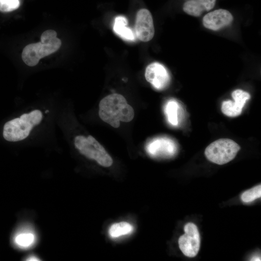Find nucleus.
<instances>
[{"label":"nucleus","instance_id":"obj_1","mask_svg":"<svg viewBox=\"0 0 261 261\" xmlns=\"http://www.w3.org/2000/svg\"><path fill=\"white\" fill-rule=\"evenodd\" d=\"M99 115L101 119L112 127L117 128L120 122H128L134 116L132 107L122 95L113 93L105 97L99 103Z\"/></svg>","mask_w":261,"mask_h":261},{"label":"nucleus","instance_id":"obj_2","mask_svg":"<svg viewBox=\"0 0 261 261\" xmlns=\"http://www.w3.org/2000/svg\"><path fill=\"white\" fill-rule=\"evenodd\" d=\"M61 42L57 37V32L53 29L44 31L41 36V42L26 46L22 53V58L28 66L37 65L39 60L57 51Z\"/></svg>","mask_w":261,"mask_h":261},{"label":"nucleus","instance_id":"obj_3","mask_svg":"<svg viewBox=\"0 0 261 261\" xmlns=\"http://www.w3.org/2000/svg\"><path fill=\"white\" fill-rule=\"evenodd\" d=\"M42 118V113L39 110L24 114L20 117L13 119L5 124L3 136L10 142L23 140L29 135L34 126L40 123Z\"/></svg>","mask_w":261,"mask_h":261},{"label":"nucleus","instance_id":"obj_4","mask_svg":"<svg viewBox=\"0 0 261 261\" xmlns=\"http://www.w3.org/2000/svg\"><path fill=\"white\" fill-rule=\"evenodd\" d=\"M74 144L81 154L102 166L108 167L112 165L111 156L93 136L78 135L74 139Z\"/></svg>","mask_w":261,"mask_h":261},{"label":"nucleus","instance_id":"obj_5","mask_svg":"<svg viewBox=\"0 0 261 261\" xmlns=\"http://www.w3.org/2000/svg\"><path fill=\"white\" fill-rule=\"evenodd\" d=\"M240 149V146L234 141L222 138L212 142L207 146L204 154L211 162L223 165L232 160Z\"/></svg>","mask_w":261,"mask_h":261},{"label":"nucleus","instance_id":"obj_6","mask_svg":"<svg viewBox=\"0 0 261 261\" xmlns=\"http://www.w3.org/2000/svg\"><path fill=\"white\" fill-rule=\"evenodd\" d=\"M185 233L178 239L180 249L184 255L193 258L195 257L200 249L201 238L197 226L188 222L184 226Z\"/></svg>","mask_w":261,"mask_h":261},{"label":"nucleus","instance_id":"obj_7","mask_svg":"<svg viewBox=\"0 0 261 261\" xmlns=\"http://www.w3.org/2000/svg\"><path fill=\"white\" fill-rule=\"evenodd\" d=\"M135 35L139 40L146 42L154 35L155 29L152 15L146 9H140L137 13L135 24Z\"/></svg>","mask_w":261,"mask_h":261},{"label":"nucleus","instance_id":"obj_8","mask_svg":"<svg viewBox=\"0 0 261 261\" xmlns=\"http://www.w3.org/2000/svg\"><path fill=\"white\" fill-rule=\"evenodd\" d=\"M38 240L37 232L29 224H24L18 227L12 236L14 246L18 249L26 250L33 247Z\"/></svg>","mask_w":261,"mask_h":261},{"label":"nucleus","instance_id":"obj_9","mask_svg":"<svg viewBox=\"0 0 261 261\" xmlns=\"http://www.w3.org/2000/svg\"><path fill=\"white\" fill-rule=\"evenodd\" d=\"M145 78L154 88L160 90L167 88L170 82V76L166 69L161 64L156 62L147 66Z\"/></svg>","mask_w":261,"mask_h":261},{"label":"nucleus","instance_id":"obj_10","mask_svg":"<svg viewBox=\"0 0 261 261\" xmlns=\"http://www.w3.org/2000/svg\"><path fill=\"white\" fill-rule=\"evenodd\" d=\"M233 19L229 11L219 9L206 14L203 18V23L206 28L217 31L230 25Z\"/></svg>","mask_w":261,"mask_h":261},{"label":"nucleus","instance_id":"obj_11","mask_svg":"<svg viewBox=\"0 0 261 261\" xmlns=\"http://www.w3.org/2000/svg\"><path fill=\"white\" fill-rule=\"evenodd\" d=\"M234 102L231 100L222 102V112L227 116L235 117L240 115L246 101L250 98V94L241 89H236L232 93Z\"/></svg>","mask_w":261,"mask_h":261},{"label":"nucleus","instance_id":"obj_12","mask_svg":"<svg viewBox=\"0 0 261 261\" xmlns=\"http://www.w3.org/2000/svg\"><path fill=\"white\" fill-rule=\"evenodd\" d=\"M146 151L153 157H170L175 154L176 148L170 140L159 139L151 142L146 146Z\"/></svg>","mask_w":261,"mask_h":261},{"label":"nucleus","instance_id":"obj_13","mask_svg":"<svg viewBox=\"0 0 261 261\" xmlns=\"http://www.w3.org/2000/svg\"><path fill=\"white\" fill-rule=\"evenodd\" d=\"M216 0H188L183 5V10L187 14L198 17L203 12L212 9Z\"/></svg>","mask_w":261,"mask_h":261},{"label":"nucleus","instance_id":"obj_14","mask_svg":"<svg viewBox=\"0 0 261 261\" xmlns=\"http://www.w3.org/2000/svg\"><path fill=\"white\" fill-rule=\"evenodd\" d=\"M128 20L124 16L119 15L116 17L114 23V32L125 40L133 41L135 39V34L131 28L127 27Z\"/></svg>","mask_w":261,"mask_h":261},{"label":"nucleus","instance_id":"obj_15","mask_svg":"<svg viewBox=\"0 0 261 261\" xmlns=\"http://www.w3.org/2000/svg\"><path fill=\"white\" fill-rule=\"evenodd\" d=\"M133 227L127 222H120L113 224L108 231L112 238H117L130 233L133 231Z\"/></svg>","mask_w":261,"mask_h":261},{"label":"nucleus","instance_id":"obj_16","mask_svg":"<svg viewBox=\"0 0 261 261\" xmlns=\"http://www.w3.org/2000/svg\"><path fill=\"white\" fill-rule=\"evenodd\" d=\"M178 109L177 103L174 101L168 102L165 107V112L169 122L174 126L178 124Z\"/></svg>","mask_w":261,"mask_h":261},{"label":"nucleus","instance_id":"obj_17","mask_svg":"<svg viewBox=\"0 0 261 261\" xmlns=\"http://www.w3.org/2000/svg\"><path fill=\"white\" fill-rule=\"evenodd\" d=\"M261 196V185L260 184L244 192L241 195V200L243 202L249 203Z\"/></svg>","mask_w":261,"mask_h":261},{"label":"nucleus","instance_id":"obj_18","mask_svg":"<svg viewBox=\"0 0 261 261\" xmlns=\"http://www.w3.org/2000/svg\"><path fill=\"white\" fill-rule=\"evenodd\" d=\"M19 5V0H0V11L11 12L17 9Z\"/></svg>","mask_w":261,"mask_h":261},{"label":"nucleus","instance_id":"obj_19","mask_svg":"<svg viewBox=\"0 0 261 261\" xmlns=\"http://www.w3.org/2000/svg\"><path fill=\"white\" fill-rule=\"evenodd\" d=\"M26 261H40V259L36 255L34 254H31L25 258Z\"/></svg>","mask_w":261,"mask_h":261},{"label":"nucleus","instance_id":"obj_20","mask_svg":"<svg viewBox=\"0 0 261 261\" xmlns=\"http://www.w3.org/2000/svg\"><path fill=\"white\" fill-rule=\"evenodd\" d=\"M48 111L47 110L46 111L45 113H47Z\"/></svg>","mask_w":261,"mask_h":261}]
</instances>
